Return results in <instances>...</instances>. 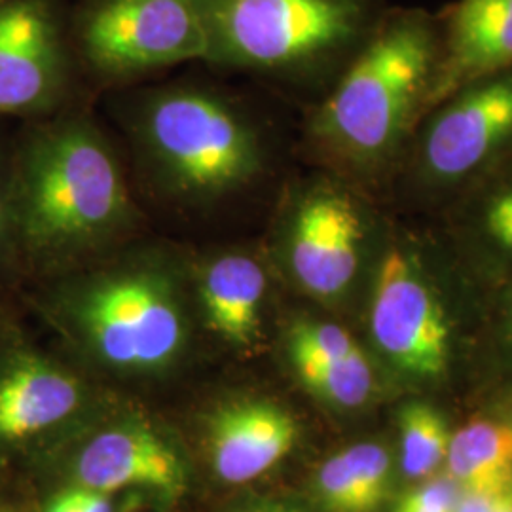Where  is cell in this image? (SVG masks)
<instances>
[{
    "label": "cell",
    "mask_w": 512,
    "mask_h": 512,
    "mask_svg": "<svg viewBox=\"0 0 512 512\" xmlns=\"http://www.w3.org/2000/svg\"><path fill=\"white\" fill-rule=\"evenodd\" d=\"M437 48L420 19H399L365 40L311 110L306 137L323 164L361 184L389 162L437 76Z\"/></svg>",
    "instance_id": "277c9868"
},
{
    "label": "cell",
    "mask_w": 512,
    "mask_h": 512,
    "mask_svg": "<svg viewBox=\"0 0 512 512\" xmlns=\"http://www.w3.org/2000/svg\"><path fill=\"white\" fill-rule=\"evenodd\" d=\"M512 69V0H461L450 27L448 54L437 67L429 103Z\"/></svg>",
    "instance_id": "5bb4252c"
},
{
    "label": "cell",
    "mask_w": 512,
    "mask_h": 512,
    "mask_svg": "<svg viewBox=\"0 0 512 512\" xmlns=\"http://www.w3.org/2000/svg\"><path fill=\"white\" fill-rule=\"evenodd\" d=\"M69 37L90 97L205 63L209 52L202 0H84Z\"/></svg>",
    "instance_id": "52a82bcc"
},
{
    "label": "cell",
    "mask_w": 512,
    "mask_h": 512,
    "mask_svg": "<svg viewBox=\"0 0 512 512\" xmlns=\"http://www.w3.org/2000/svg\"><path fill=\"white\" fill-rule=\"evenodd\" d=\"M503 334H505V342L512 351V291L507 294V302H505V311H503Z\"/></svg>",
    "instance_id": "484cf974"
},
{
    "label": "cell",
    "mask_w": 512,
    "mask_h": 512,
    "mask_svg": "<svg viewBox=\"0 0 512 512\" xmlns=\"http://www.w3.org/2000/svg\"><path fill=\"white\" fill-rule=\"evenodd\" d=\"M393 512H416V511H412V509H408V507H404V505H401V503H397V505H395V509H393Z\"/></svg>",
    "instance_id": "4316f807"
},
{
    "label": "cell",
    "mask_w": 512,
    "mask_h": 512,
    "mask_svg": "<svg viewBox=\"0 0 512 512\" xmlns=\"http://www.w3.org/2000/svg\"><path fill=\"white\" fill-rule=\"evenodd\" d=\"M80 382L54 361L16 351L0 368V440H21L73 414Z\"/></svg>",
    "instance_id": "9a60e30c"
},
{
    "label": "cell",
    "mask_w": 512,
    "mask_h": 512,
    "mask_svg": "<svg viewBox=\"0 0 512 512\" xmlns=\"http://www.w3.org/2000/svg\"><path fill=\"white\" fill-rule=\"evenodd\" d=\"M459 495L461 488L446 475L406 492L399 503L416 512H454Z\"/></svg>",
    "instance_id": "7402d4cb"
},
{
    "label": "cell",
    "mask_w": 512,
    "mask_h": 512,
    "mask_svg": "<svg viewBox=\"0 0 512 512\" xmlns=\"http://www.w3.org/2000/svg\"><path fill=\"white\" fill-rule=\"evenodd\" d=\"M512 154V69L484 76L446 97L418 147L421 177L456 186Z\"/></svg>",
    "instance_id": "30bf717a"
},
{
    "label": "cell",
    "mask_w": 512,
    "mask_h": 512,
    "mask_svg": "<svg viewBox=\"0 0 512 512\" xmlns=\"http://www.w3.org/2000/svg\"><path fill=\"white\" fill-rule=\"evenodd\" d=\"M298 437L293 416L266 399H236L209 421L213 471L228 484H245L289 456Z\"/></svg>",
    "instance_id": "4fadbf2b"
},
{
    "label": "cell",
    "mask_w": 512,
    "mask_h": 512,
    "mask_svg": "<svg viewBox=\"0 0 512 512\" xmlns=\"http://www.w3.org/2000/svg\"><path fill=\"white\" fill-rule=\"evenodd\" d=\"M296 378L315 397L338 406H361L374 389V366L359 344L344 355L291 363Z\"/></svg>",
    "instance_id": "e0dca14e"
},
{
    "label": "cell",
    "mask_w": 512,
    "mask_h": 512,
    "mask_svg": "<svg viewBox=\"0 0 512 512\" xmlns=\"http://www.w3.org/2000/svg\"><path fill=\"white\" fill-rule=\"evenodd\" d=\"M401 467L410 478H427L444 465L452 435L437 408L404 404L399 414Z\"/></svg>",
    "instance_id": "d6986e66"
},
{
    "label": "cell",
    "mask_w": 512,
    "mask_h": 512,
    "mask_svg": "<svg viewBox=\"0 0 512 512\" xmlns=\"http://www.w3.org/2000/svg\"><path fill=\"white\" fill-rule=\"evenodd\" d=\"M238 512H306L302 507L289 503V501H274V499H264L256 501L247 507H243Z\"/></svg>",
    "instance_id": "d4e9b609"
},
{
    "label": "cell",
    "mask_w": 512,
    "mask_h": 512,
    "mask_svg": "<svg viewBox=\"0 0 512 512\" xmlns=\"http://www.w3.org/2000/svg\"><path fill=\"white\" fill-rule=\"evenodd\" d=\"M376 256L368 294L372 346L404 376L437 380L452 357V321L416 247L391 238Z\"/></svg>",
    "instance_id": "ba28073f"
},
{
    "label": "cell",
    "mask_w": 512,
    "mask_h": 512,
    "mask_svg": "<svg viewBox=\"0 0 512 512\" xmlns=\"http://www.w3.org/2000/svg\"><path fill=\"white\" fill-rule=\"evenodd\" d=\"M454 512H512V482L486 492H461Z\"/></svg>",
    "instance_id": "cb8c5ba5"
},
{
    "label": "cell",
    "mask_w": 512,
    "mask_h": 512,
    "mask_svg": "<svg viewBox=\"0 0 512 512\" xmlns=\"http://www.w3.org/2000/svg\"><path fill=\"white\" fill-rule=\"evenodd\" d=\"M317 494L329 512H365L357 484L340 454L327 459L317 473Z\"/></svg>",
    "instance_id": "44dd1931"
},
{
    "label": "cell",
    "mask_w": 512,
    "mask_h": 512,
    "mask_svg": "<svg viewBox=\"0 0 512 512\" xmlns=\"http://www.w3.org/2000/svg\"><path fill=\"white\" fill-rule=\"evenodd\" d=\"M74 473L78 486L103 494L145 488L175 499L186 486L177 450L143 423H124L99 433L80 452Z\"/></svg>",
    "instance_id": "7c38bea8"
},
{
    "label": "cell",
    "mask_w": 512,
    "mask_h": 512,
    "mask_svg": "<svg viewBox=\"0 0 512 512\" xmlns=\"http://www.w3.org/2000/svg\"><path fill=\"white\" fill-rule=\"evenodd\" d=\"M90 101L69 33L44 0L0 4V114L46 118Z\"/></svg>",
    "instance_id": "9c48e42d"
},
{
    "label": "cell",
    "mask_w": 512,
    "mask_h": 512,
    "mask_svg": "<svg viewBox=\"0 0 512 512\" xmlns=\"http://www.w3.org/2000/svg\"><path fill=\"white\" fill-rule=\"evenodd\" d=\"M509 425H511V429H512V420H511V421H509Z\"/></svg>",
    "instance_id": "83f0119b"
},
{
    "label": "cell",
    "mask_w": 512,
    "mask_h": 512,
    "mask_svg": "<svg viewBox=\"0 0 512 512\" xmlns=\"http://www.w3.org/2000/svg\"><path fill=\"white\" fill-rule=\"evenodd\" d=\"M467 239L512 264V165L488 179L465 213Z\"/></svg>",
    "instance_id": "ac0fdd59"
},
{
    "label": "cell",
    "mask_w": 512,
    "mask_h": 512,
    "mask_svg": "<svg viewBox=\"0 0 512 512\" xmlns=\"http://www.w3.org/2000/svg\"><path fill=\"white\" fill-rule=\"evenodd\" d=\"M18 258L63 274L150 234L128 162L90 101L40 118L12 158Z\"/></svg>",
    "instance_id": "7a4b0ae2"
},
{
    "label": "cell",
    "mask_w": 512,
    "mask_h": 512,
    "mask_svg": "<svg viewBox=\"0 0 512 512\" xmlns=\"http://www.w3.org/2000/svg\"><path fill=\"white\" fill-rule=\"evenodd\" d=\"M18 260L12 211V160L0 156V262Z\"/></svg>",
    "instance_id": "603a6c76"
},
{
    "label": "cell",
    "mask_w": 512,
    "mask_h": 512,
    "mask_svg": "<svg viewBox=\"0 0 512 512\" xmlns=\"http://www.w3.org/2000/svg\"><path fill=\"white\" fill-rule=\"evenodd\" d=\"M272 262L262 243L188 249L192 306L200 325L222 346L253 353L264 338Z\"/></svg>",
    "instance_id": "8fae6325"
},
{
    "label": "cell",
    "mask_w": 512,
    "mask_h": 512,
    "mask_svg": "<svg viewBox=\"0 0 512 512\" xmlns=\"http://www.w3.org/2000/svg\"><path fill=\"white\" fill-rule=\"evenodd\" d=\"M357 484L365 512L376 511L389 494L391 461L384 446L374 442L353 444L342 452Z\"/></svg>",
    "instance_id": "ffe728a7"
},
{
    "label": "cell",
    "mask_w": 512,
    "mask_h": 512,
    "mask_svg": "<svg viewBox=\"0 0 512 512\" xmlns=\"http://www.w3.org/2000/svg\"><path fill=\"white\" fill-rule=\"evenodd\" d=\"M444 465L446 475L461 492H486L511 484V425L497 421L469 423L452 435Z\"/></svg>",
    "instance_id": "2e32d148"
},
{
    "label": "cell",
    "mask_w": 512,
    "mask_h": 512,
    "mask_svg": "<svg viewBox=\"0 0 512 512\" xmlns=\"http://www.w3.org/2000/svg\"><path fill=\"white\" fill-rule=\"evenodd\" d=\"M61 275L55 315L99 365L158 374L186 355L194 332L188 249L147 234Z\"/></svg>",
    "instance_id": "3957f363"
},
{
    "label": "cell",
    "mask_w": 512,
    "mask_h": 512,
    "mask_svg": "<svg viewBox=\"0 0 512 512\" xmlns=\"http://www.w3.org/2000/svg\"><path fill=\"white\" fill-rule=\"evenodd\" d=\"M272 268L323 306L346 300L376 238L361 184L323 169L289 184L264 234Z\"/></svg>",
    "instance_id": "8992f818"
},
{
    "label": "cell",
    "mask_w": 512,
    "mask_h": 512,
    "mask_svg": "<svg viewBox=\"0 0 512 512\" xmlns=\"http://www.w3.org/2000/svg\"><path fill=\"white\" fill-rule=\"evenodd\" d=\"M207 65L275 80L325 73L365 44L366 0H202Z\"/></svg>",
    "instance_id": "5b68a950"
},
{
    "label": "cell",
    "mask_w": 512,
    "mask_h": 512,
    "mask_svg": "<svg viewBox=\"0 0 512 512\" xmlns=\"http://www.w3.org/2000/svg\"><path fill=\"white\" fill-rule=\"evenodd\" d=\"M143 203L179 219L232 213L272 173L268 131L238 93L175 80L109 93Z\"/></svg>",
    "instance_id": "6da1fadb"
}]
</instances>
